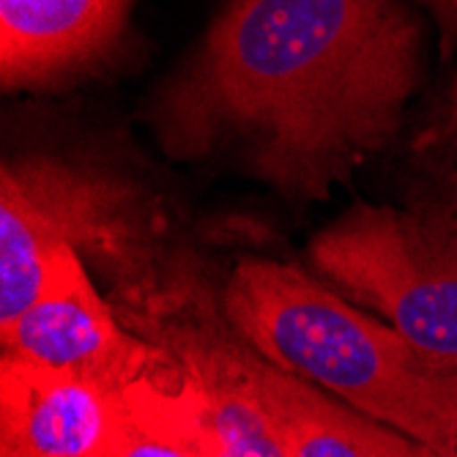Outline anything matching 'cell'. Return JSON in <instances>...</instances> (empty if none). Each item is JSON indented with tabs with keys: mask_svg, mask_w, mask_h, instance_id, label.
Here are the masks:
<instances>
[{
	"mask_svg": "<svg viewBox=\"0 0 457 457\" xmlns=\"http://www.w3.org/2000/svg\"><path fill=\"white\" fill-rule=\"evenodd\" d=\"M156 214L148 195L107 164L33 151L4 162L0 176V326L41 296L55 249L91 255L129 299L154 315L181 302L156 271Z\"/></svg>",
	"mask_w": 457,
	"mask_h": 457,
	"instance_id": "cell-3",
	"label": "cell"
},
{
	"mask_svg": "<svg viewBox=\"0 0 457 457\" xmlns=\"http://www.w3.org/2000/svg\"><path fill=\"white\" fill-rule=\"evenodd\" d=\"M244 361L285 457H430L400 430L271 364L249 345Z\"/></svg>",
	"mask_w": 457,
	"mask_h": 457,
	"instance_id": "cell-9",
	"label": "cell"
},
{
	"mask_svg": "<svg viewBox=\"0 0 457 457\" xmlns=\"http://www.w3.org/2000/svg\"><path fill=\"white\" fill-rule=\"evenodd\" d=\"M135 0H0L4 91H58L127 47Z\"/></svg>",
	"mask_w": 457,
	"mask_h": 457,
	"instance_id": "cell-6",
	"label": "cell"
},
{
	"mask_svg": "<svg viewBox=\"0 0 457 457\" xmlns=\"http://www.w3.org/2000/svg\"><path fill=\"white\" fill-rule=\"evenodd\" d=\"M422 69L405 0H225L148 123L173 159L225 162L315 203L392 143Z\"/></svg>",
	"mask_w": 457,
	"mask_h": 457,
	"instance_id": "cell-1",
	"label": "cell"
},
{
	"mask_svg": "<svg viewBox=\"0 0 457 457\" xmlns=\"http://www.w3.org/2000/svg\"><path fill=\"white\" fill-rule=\"evenodd\" d=\"M129 326L140 328V337L170 351L200 384L230 457H285L269 411L249 381L244 340L228 318H217L205 304H197L195 287L176 310L132 312Z\"/></svg>",
	"mask_w": 457,
	"mask_h": 457,
	"instance_id": "cell-7",
	"label": "cell"
},
{
	"mask_svg": "<svg viewBox=\"0 0 457 457\" xmlns=\"http://www.w3.org/2000/svg\"><path fill=\"white\" fill-rule=\"evenodd\" d=\"M4 356L71 372L110 395L176 367L170 351L129 335L94 287L71 246L55 249L38 302L14 323L0 326Z\"/></svg>",
	"mask_w": 457,
	"mask_h": 457,
	"instance_id": "cell-5",
	"label": "cell"
},
{
	"mask_svg": "<svg viewBox=\"0 0 457 457\" xmlns=\"http://www.w3.org/2000/svg\"><path fill=\"white\" fill-rule=\"evenodd\" d=\"M444 132H446V137H452L457 143V74L452 79L446 102H444Z\"/></svg>",
	"mask_w": 457,
	"mask_h": 457,
	"instance_id": "cell-12",
	"label": "cell"
},
{
	"mask_svg": "<svg viewBox=\"0 0 457 457\" xmlns=\"http://www.w3.org/2000/svg\"><path fill=\"white\" fill-rule=\"evenodd\" d=\"M454 457H457V449H454Z\"/></svg>",
	"mask_w": 457,
	"mask_h": 457,
	"instance_id": "cell-13",
	"label": "cell"
},
{
	"mask_svg": "<svg viewBox=\"0 0 457 457\" xmlns=\"http://www.w3.org/2000/svg\"><path fill=\"white\" fill-rule=\"evenodd\" d=\"M222 310L271 364L400 430L430 457H454L457 361L422 351L290 263L241 261Z\"/></svg>",
	"mask_w": 457,
	"mask_h": 457,
	"instance_id": "cell-2",
	"label": "cell"
},
{
	"mask_svg": "<svg viewBox=\"0 0 457 457\" xmlns=\"http://www.w3.org/2000/svg\"><path fill=\"white\" fill-rule=\"evenodd\" d=\"M107 457H189L181 446L168 441L154 428L143 425L137 417L115 400V425L107 446Z\"/></svg>",
	"mask_w": 457,
	"mask_h": 457,
	"instance_id": "cell-10",
	"label": "cell"
},
{
	"mask_svg": "<svg viewBox=\"0 0 457 457\" xmlns=\"http://www.w3.org/2000/svg\"><path fill=\"white\" fill-rule=\"evenodd\" d=\"M310 258L422 351L457 361V170L403 205H353L312 238Z\"/></svg>",
	"mask_w": 457,
	"mask_h": 457,
	"instance_id": "cell-4",
	"label": "cell"
},
{
	"mask_svg": "<svg viewBox=\"0 0 457 457\" xmlns=\"http://www.w3.org/2000/svg\"><path fill=\"white\" fill-rule=\"evenodd\" d=\"M422 6L436 22L441 53L449 58L457 50V0H422Z\"/></svg>",
	"mask_w": 457,
	"mask_h": 457,
	"instance_id": "cell-11",
	"label": "cell"
},
{
	"mask_svg": "<svg viewBox=\"0 0 457 457\" xmlns=\"http://www.w3.org/2000/svg\"><path fill=\"white\" fill-rule=\"evenodd\" d=\"M115 400L71 372L0 361V457H107Z\"/></svg>",
	"mask_w": 457,
	"mask_h": 457,
	"instance_id": "cell-8",
	"label": "cell"
}]
</instances>
